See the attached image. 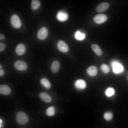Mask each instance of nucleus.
<instances>
[{"label": "nucleus", "instance_id": "nucleus-6", "mask_svg": "<svg viewBox=\"0 0 128 128\" xmlns=\"http://www.w3.org/2000/svg\"><path fill=\"white\" fill-rule=\"evenodd\" d=\"M57 46L59 50L63 52H66L69 50V47L68 45L62 41H59L57 43Z\"/></svg>", "mask_w": 128, "mask_h": 128}, {"label": "nucleus", "instance_id": "nucleus-23", "mask_svg": "<svg viewBox=\"0 0 128 128\" xmlns=\"http://www.w3.org/2000/svg\"><path fill=\"white\" fill-rule=\"evenodd\" d=\"M104 118L106 120L109 121L111 120L112 118L113 115L112 113L110 112H106L104 114Z\"/></svg>", "mask_w": 128, "mask_h": 128}, {"label": "nucleus", "instance_id": "nucleus-14", "mask_svg": "<svg viewBox=\"0 0 128 128\" xmlns=\"http://www.w3.org/2000/svg\"><path fill=\"white\" fill-rule=\"evenodd\" d=\"M60 68V65L59 62L58 61L55 60L52 63L51 69L53 73H56L59 71Z\"/></svg>", "mask_w": 128, "mask_h": 128}, {"label": "nucleus", "instance_id": "nucleus-25", "mask_svg": "<svg viewBox=\"0 0 128 128\" xmlns=\"http://www.w3.org/2000/svg\"><path fill=\"white\" fill-rule=\"evenodd\" d=\"M4 74V71L2 69L0 70V76H3Z\"/></svg>", "mask_w": 128, "mask_h": 128}, {"label": "nucleus", "instance_id": "nucleus-21", "mask_svg": "<svg viewBox=\"0 0 128 128\" xmlns=\"http://www.w3.org/2000/svg\"><path fill=\"white\" fill-rule=\"evenodd\" d=\"M114 93V89L112 88H107L105 91V94L108 97H110L113 95Z\"/></svg>", "mask_w": 128, "mask_h": 128}, {"label": "nucleus", "instance_id": "nucleus-16", "mask_svg": "<svg viewBox=\"0 0 128 128\" xmlns=\"http://www.w3.org/2000/svg\"><path fill=\"white\" fill-rule=\"evenodd\" d=\"M91 48L97 55L100 56L103 53L102 50L100 48L99 46L97 45L96 44H93L91 46Z\"/></svg>", "mask_w": 128, "mask_h": 128}, {"label": "nucleus", "instance_id": "nucleus-5", "mask_svg": "<svg viewBox=\"0 0 128 128\" xmlns=\"http://www.w3.org/2000/svg\"><path fill=\"white\" fill-rule=\"evenodd\" d=\"M107 19V18L105 14H99L95 16L93 18V20L96 23L100 24L105 22Z\"/></svg>", "mask_w": 128, "mask_h": 128}, {"label": "nucleus", "instance_id": "nucleus-18", "mask_svg": "<svg viewBox=\"0 0 128 128\" xmlns=\"http://www.w3.org/2000/svg\"><path fill=\"white\" fill-rule=\"evenodd\" d=\"M40 5V3L39 0H32L31 8L32 9L35 10L37 9Z\"/></svg>", "mask_w": 128, "mask_h": 128}, {"label": "nucleus", "instance_id": "nucleus-28", "mask_svg": "<svg viewBox=\"0 0 128 128\" xmlns=\"http://www.w3.org/2000/svg\"></svg>", "mask_w": 128, "mask_h": 128}, {"label": "nucleus", "instance_id": "nucleus-3", "mask_svg": "<svg viewBox=\"0 0 128 128\" xmlns=\"http://www.w3.org/2000/svg\"><path fill=\"white\" fill-rule=\"evenodd\" d=\"M14 66L17 70L20 71H23L26 70L27 68V65L26 62L22 60H18L14 63Z\"/></svg>", "mask_w": 128, "mask_h": 128}, {"label": "nucleus", "instance_id": "nucleus-13", "mask_svg": "<svg viewBox=\"0 0 128 128\" xmlns=\"http://www.w3.org/2000/svg\"><path fill=\"white\" fill-rule=\"evenodd\" d=\"M75 87L78 89H82L85 88L86 87V82L83 80L80 79L77 80L75 83Z\"/></svg>", "mask_w": 128, "mask_h": 128}, {"label": "nucleus", "instance_id": "nucleus-4", "mask_svg": "<svg viewBox=\"0 0 128 128\" xmlns=\"http://www.w3.org/2000/svg\"><path fill=\"white\" fill-rule=\"evenodd\" d=\"M48 34V31L47 29L45 27H43L39 30L37 35L39 39L43 40L47 37Z\"/></svg>", "mask_w": 128, "mask_h": 128}, {"label": "nucleus", "instance_id": "nucleus-10", "mask_svg": "<svg viewBox=\"0 0 128 128\" xmlns=\"http://www.w3.org/2000/svg\"><path fill=\"white\" fill-rule=\"evenodd\" d=\"M11 92V89L8 85H0V93L4 95H9Z\"/></svg>", "mask_w": 128, "mask_h": 128}, {"label": "nucleus", "instance_id": "nucleus-27", "mask_svg": "<svg viewBox=\"0 0 128 128\" xmlns=\"http://www.w3.org/2000/svg\"><path fill=\"white\" fill-rule=\"evenodd\" d=\"M2 68V65L1 64H0V69H1V68Z\"/></svg>", "mask_w": 128, "mask_h": 128}, {"label": "nucleus", "instance_id": "nucleus-20", "mask_svg": "<svg viewBox=\"0 0 128 128\" xmlns=\"http://www.w3.org/2000/svg\"><path fill=\"white\" fill-rule=\"evenodd\" d=\"M46 115L49 116H52L54 115L55 113V110L54 107L50 106L46 110Z\"/></svg>", "mask_w": 128, "mask_h": 128}, {"label": "nucleus", "instance_id": "nucleus-9", "mask_svg": "<svg viewBox=\"0 0 128 128\" xmlns=\"http://www.w3.org/2000/svg\"><path fill=\"white\" fill-rule=\"evenodd\" d=\"M25 47L23 44H19L16 48V52L18 55L21 56L23 55L25 53Z\"/></svg>", "mask_w": 128, "mask_h": 128}, {"label": "nucleus", "instance_id": "nucleus-12", "mask_svg": "<svg viewBox=\"0 0 128 128\" xmlns=\"http://www.w3.org/2000/svg\"><path fill=\"white\" fill-rule=\"evenodd\" d=\"M39 96L40 98L45 102L49 103L51 101V97L46 93L41 92L39 94Z\"/></svg>", "mask_w": 128, "mask_h": 128}, {"label": "nucleus", "instance_id": "nucleus-1", "mask_svg": "<svg viewBox=\"0 0 128 128\" xmlns=\"http://www.w3.org/2000/svg\"><path fill=\"white\" fill-rule=\"evenodd\" d=\"M16 119L18 123L20 125L26 123L29 120L27 115L23 112H19L17 114Z\"/></svg>", "mask_w": 128, "mask_h": 128}, {"label": "nucleus", "instance_id": "nucleus-24", "mask_svg": "<svg viewBox=\"0 0 128 128\" xmlns=\"http://www.w3.org/2000/svg\"><path fill=\"white\" fill-rule=\"evenodd\" d=\"M5 44L3 43H0V51L2 52L5 49Z\"/></svg>", "mask_w": 128, "mask_h": 128}, {"label": "nucleus", "instance_id": "nucleus-19", "mask_svg": "<svg viewBox=\"0 0 128 128\" xmlns=\"http://www.w3.org/2000/svg\"><path fill=\"white\" fill-rule=\"evenodd\" d=\"M85 35L81 33L79 31H77L75 33V37L77 40H83L85 37Z\"/></svg>", "mask_w": 128, "mask_h": 128}, {"label": "nucleus", "instance_id": "nucleus-22", "mask_svg": "<svg viewBox=\"0 0 128 128\" xmlns=\"http://www.w3.org/2000/svg\"><path fill=\"white\" fill-rule=\"evenodd\" d=\"M101 68L104 73H107L109 72V68L108 65L106 64H102L101 66Z\"/></svg>", "mask_w": 128, "mask_h": 128}, {"label": "nucleus", "instance_id": "nucleus-11", "mask_svg": "<svg viewBox=\"0 0 128 128\" xmlns=\"http://www.w3.org/2000/svg\"><path fill=\"white\" fill-rule=\"evenodd\" d=\"M57 18L58 20L61 21H64L68 18V15L65 12L60 11L59 12L57 15Z\"/></svg>", "mask_w": 128, "mask_h": 128}, {"label": "nucleus", "instance_id": "nucleus-15", "mask_svg": "<svg viewBox=\"0 0 128 128\" xmlns=\"http://www.w3.org/2000/svg\"><path fill=\"white\" fill-rule=\"evenodd\" d=\"M88 74L90 76H96L97 73V69L95 66H91L89 67L87 70Z\"/></svg>", "mask_w": 128, "mask_h": 128}, {"label": "nucleus", "instance_id": "nucleus-7", "mask_svg": "<svg viewBox=\"0 0 128 128\" xmlns=\"http://www.w3.org/2000/svg\"><path fill=\"white\" fill-rule=\"evenodd\" d=\"M113 71L116 73H122L124 70L123 65L117 62H114L113 64Z\"/></svg>", "mask_w": 128, "mask_h": 128}, {"label": "nucleus", "instance_id": "nucleus-2", "mask_svg": "<svg viewBox=\"0 0 128 128\" xmlns=\"http://www.w3.org/2000/svg\"><path fill=\"white\" fill-rule=\"evenodd\" d=\"M10 22L12 26L16 28H20L21 25V21L18 16L16 14L12 15L10 18Z\"/></svg>", "mask_w": 128, "mask_h": 128}, {"label": "nucleus", "instance_id": "nucleus-17", "mask_svg": "<svg viewBox=\"0 0 128 128\" xmlns=\"http://www.w3.org/2000/svg\"><path fill=\"white\" fill-rule=\"evenodd\" d=\"M41 84L45 87L47 89L50 88L51 84L49 81L45 78H42L41 80Z\"/></svg>", "mask_w": 128, "mask_h": 128}, {"label": "nucleus", "instance_id": "nucleus-8", "mask_svg": "<svg viewBox=\"0 0 128 128\" xmlns=\"http://www.w3.org/2000/svg\"><path fill=\"white\" fill-rule=\"evenodd\" d=\"M109 4L107 2L100 3L97 5L96 8V11L98 12H101L106 10L109 7Z\"/></svg>", "mask_w": 128, "mask_h": 128}, {"label": "nucleus", "instance_id": "nucleus-26", "mask_svg": "<svg viewBox=\"0 0 128 128\" xmlns=\"http://www.w3.org/2000/svg\"><path fill=\"white\" fill-rule=\"evenodd\" d=\"M5 38V36L3 34H1L0 35V39L2 40H3Z\"/></svg>", "mask_w": 128, "mask_h": 128}]
</instances>
